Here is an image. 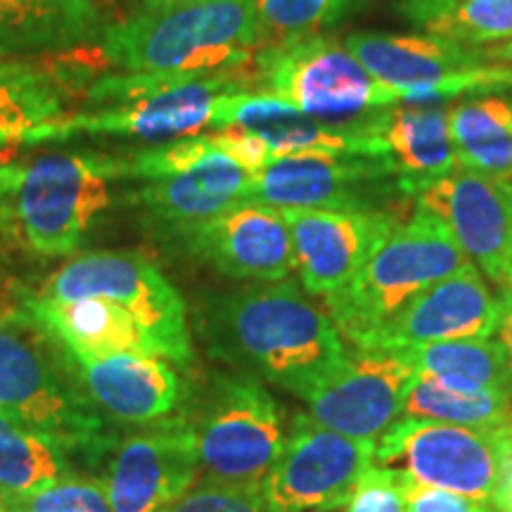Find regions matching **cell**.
I'll return each mask as SVG.
<instances>
[{"mask_svg": "<svg viewBox=\"0 0 512 512\" xmlns=\"http://www.w3.org/2000/svg\"><path fill=\"white\" fill-rule=\"evenodd\" d=\"M290 228L294 271L311 297L328 299L351 283L368 256L392 233V211L280 209Z\"/></svg>", "mask_w": 512, "mask_h": 512, "instance_id": "cell-16", "label": "cell"}, {"mask_svg": "<svg viewBox=\"0 0 512 512\" xmlns=\"http://www.w3.org/2000/svg\"><path fill=\"white\" fill-rule=\"evenodd\" d=\"M512 451V427H465L401 415L375 441V465L489 503Z\"/></svg>", "mask_w": 512, "mask_h": 512, "instance_id": "cell-10", "label": "cell"}, {"mask_svg": "<svg viewBox=\"0 0 512 512\" xmlns=\"http://www.w3.org/2000/svg\"><path fill=\"white\" fill-rule=\"evenodd\" d=\"M15 512H114L105 479L64 477L22 496H10Z\"/></svg>", "mask_w": 512, "mask_h": 512, "instance_id": "cell-32", "label": "cell"}, {"mask_svg": "<svg viewBox=\"0 0 512 512\" xmlns=\"http://www.w3.org/2000/svg\"><path fill=\"white\" fill-rule=\"evenodd\" d=\"M370 465L375 441L344 437L299 413L259 489L271 512H332L347 505Z\"/></svg>", "mask_w": 512, "mask_h": 512, "instance_id": "cell-11", "label": "cell"}, {"mask_svg": "<svg viewBox=\"0 0 512 512\" xmlns=\"http://www.w3.org/2000/svg\"><path fill=\"white\" fill-rule=\"evenodd\" d=\"M482 53L489 64H512V38L505 43H498V46H486Z\"/></svg>", "mask_w": 512, "mask_h": 512, "instance_id": "cell-40", "label": "cell"}, {"mask_svg": "<svg viewBox=\"0 0 512 512\" xmlns=\"http://www.w3.org/2000/svg\"><path fill=\"white\" fill-rule=\"evenodd\" d=\"M119 181H128L126 155L46 152L24 162L0 219L31 252L72 254L110 211Z\"/></svg>", "mask_w": 512, "mask_h": 512, "instance_id": "cell-5", "label": "cell"}, {"mask_svg": "<svg viewBox=\"0 0 512 512\" xmlns=\"http://www.w3.org/2000/svg\"><path fill=\"white\" fill-rule=\"evenodd\" d=\"M456 162L477 174L512 181V100L475 98L448 107Z\"/></svg>", "mask_w": 512, "mask_h": 512, "instance_id": "cell-26", "label": "cell"}, {"mask_svg": "<svg viewBox=\"0 0 512 512\" xmlns=\"http://www.w3.org/2000/svg\"><path fill=\"white\" fill-rule=\"evenodd\" d=\"M368 0H256V27L261 50L325 36Z\"/></svg>", "mask_w": 512, "mask_h": 512, "instance_id": "cell-30", "label": "cell"}, {"mask_svg": "<svg viewBox=\"0 0 512 512\" xmlns=\"http://www.w3.org/2000/svg\"><path fill=\"white\" fill-rule=\"evenodd\" d=\"M38 294L55 302L102 299L124 309L152 349L176 368L192 366V339L183 297L150 259L136 252H88L48 275Z\"/></svg>", "mask_w": 512, "mask_h": 512, "instance_id": "cell-7", "label": "cell"}, {"mask_svg": "<svg viewBox=\"0 0 512 512\" xmlns=\"http://www.w3.org/2000/svg\"><path fill=\"white\" fill-rule=\"evenodd\" d=\"M219 155L221 152L211 143V136H202V133L166 140V143L143 147V150L126 155L128 178L152 181V178L185 174Z\"/></svg>", "mask_w": 512, "mask_h": 512, "instance_id": "cell-31", "label": "cell"}, {"mask_svg": "<svg viewBox=\"0 0 512 512\" xmlns=\"http://www.w3.org/2000/svg\"><path fill=\"white\" fill-rule=\"evenodd\" d=\"M249 181L252 174L219 155L185 174L143 181L131 202L162 238L183 242L223 209L247 200Z\"/></svg>", "mask_w": 512, "mask_h": 512, "instance_id": "cell-20", "label": "cell"}, {"mask_svg": "<svg viewBox=\"0 0 512 512\" xmlns=\"http://www.w3.org/2000/svg\"><path fill=\"white\" fill-rule=\"evenodd\" d=\"M195 320L216 358L294 396L349 351L330 313L290 278L211 294Z\"/></svg>", "mask_w": 512, "mask_h": 512, "instance_id": "cell-1", "label": "cell"}, {"mask_svg": "<svg viewBox=\"0 0 512 512\" xmlns=\"http://www.w3.org/2000/svg\"><path fill=\"white\" fill-rule=\"evenodd\" d=\"M489 503L494 505L496 512H512V451L508 460H505L503 475L498 479V486H496V494Z\"/></svg>", "mask_w": 512, "mask_h": 512, "instance_id": "cell-39", "label": "cell"}, {"mask_svg": "<svg viewBox=\"0 0 512 512\" xmlns=\"http://www.w3.org/2000/svg\"><path fill=\"white\" fill-rule=\"evenodd\" d=\"M181 245L235 280L275 283L294 271L292 238L283 211L261 202H235L192 230Z\"/></svg>", "mask_w": 512, "mask_h": 512, "instance_id": "cell-18", "label": "cell"}, {"mask_svg": "<svg viewBox=\"0 0 512 512\" xmlns=\"http://www.w3.org/2000/svg\"><path fill=\"white\" fill-rule=\"evenodd\" d=\"M0 413L69 458L100 463L117 448L110 415L83 392L60 347L24 311L0 316Z\"/></svg>", "mask_w": 512, "mask_h": 512, "instance_id": "cell-3", "label": "cell"}, {"mask_svg": "<svg viewBox=\"0 0 512 512\" xmlns=\"http://www.w3.org/2000/svg\"><path fill=\"white\" fill-rule=\"evenodd\" d=\"M498 320L501 302L484 283L482 271L467 264L422 290L354 349L401 351L451 339L494 337Z\"/></svg>", "mask_w": 512, "mask_h": 512, "instance_id": "cell-17", "label": "cell"}, {"mask_svg": "<svg viewBox=\"0 0 512 512\" xmlns=\"http://www.w3.org/2000/svg\"><path fill=\"white\" fill-rule=\"evenodd\" d=\"M0 512H15L5 496H0Z\"/></svg>", "mask_w": 512, "mask_h": 512, "instance_id": "cell-42", "label": "cell"}, {"mask_svg": "<svg viewBox=\"0 0 512 512\" xmlns=\"http://www.w3.org/2000/svg\"><path fill=\"white\" fill-rule=\"evenodd\" d=\"M62 351V349H60ZM69 368L83 392L102 413L131 425L174 418L185 401V384L178 368L157 354L67 356Z\"/></svg>", "mask_w": 512, "mask_h": 512, "instance_id": "cell-19", "label": "cell"}, {"mask_svg": "<svg viewBox=\"0 0 512 512\" xmlns=\"http://www.w3.org/2000/svg\"><path fill=\"white\" fill-rule=\"evenodd\" d=\"M406 479V472L394 467L370 465L344 508L347 512H408Z\"/></svg>", "mask_w": 512, "mask_h": 512, "instance_id": "cell-34", "label": "cell"}, {"mask_svg": "<svg viewBox=\"0 0 512 512\" xmlns=\"http://www.w3.org/2000/svg\"><path fill=\"white\" fill-rule=\"evenodd\" d=\"M230 91H256L254 67L204 79L176 74H110L88 88L95 112L62 117L31 133L24 145L74 136H128L174 140L197 136L214 124L216 98Z\"/></svg>", "mask_w": 512, "mask_h": 512, "instance_id": "cell-4", "label": "cell"}, {"mask_svg": "<svg viewBox=\"0 0 512 512\" xmlns=\"http://www.w3.org/2000/svg\"><path fill=\"white\" fill-rule=\"evenodd\" d=\"M254 83L256 91L325 121H349L399 105L396 88L377 81L342 41L330 36L259 50Z\"/></svg>", "mask_w": 512, "mask_h": 512, "instance_id": "cell-9", "label": "cell"}, {"mask_svg": "<svg viewBox=\"0 0 512 512\" xmlns=\"http://www.w3.org/2000/svg\"><path fill=\"white\" fill-rule=\"evenodd\" d=\"M140 10H162V8H171V5L185 3V0H133Z\"/></svg>", "mask_w": 512, "mask_h": 512, "instance_id": "cell-41", "label": "cell"}, {"mask_svg": "<svg viewBox=\"0 0 512 512\" xmlns=\"http://www.w3.org/2000/svg\"><path fill=\"white\" fill-rule=\"evenodd\" d=\"M418 209L432 214L486 278L505 285L512 256V181L456 166L425 185Z\"/></svg>", "mask_w": 512, "mask_h": 512, "instance_id": "cell-14", "label": "cell"}, {"mask_svg": "<svg viewBox=\"0 0 512 512\" xmlns=\"http://www.w3.org/2000/svg\"><path fill=\"white\" fill-rule=\"evenodd\" d=\"M64 117V95L53 72L0 57V145H24L41 126Z\"/></svg>", "mask_w": 512, "mask_h": 512, "instance_id": "cell-27", "label": "cell"}, {"mask_svg": "<svg viewBox=\"0 0 512 512\" xmlns=\"http://www.w3.org/2000/svg\"><path fill=\"white\" fill-rule=\"evenodd\" d=\"M392 157H283L252 174L247 200L275 209L389 211L401 202Z\"/></svg>", "mask_w": 512, "mask_h": 512, "instance_id": "cell-12", "label": "cell"}, {"mask_svg": "<svg viewBox=\"0 0 512 512\" xmlns=\"http://www.w3.org/2000/svg\"><path fill=\"white\" fill-rule=\"evenodd\" d=\"M211 143L223 157L245 169L247 174H259L261 169L275 162L271 147L245 128H219V133H211Z\"/></svg>", "mask_w": 512, "mask_h": 512, "instance_id": "cell-35", "label": "cell"}, {"mask_svg": "<svg viewBox=\"0 0 512 512\" xmlns=\"http://www.w3.org/2000/svg\"><path fill=\"white\" fill-rule=\"evenodd\" d=\"M204 479L226 484L264 482L285 444L278 401L247 373L214 375L200 413L190 418Z\"/></svg>", "mask_w": 512, "mask_h": 512, "instance_id": "cell-8", "label": "cell"}, {"mask_svg": "<svg viewBox=\"0 0 512 512\" xmlns=\"http://www.w3.org/2000/svg\"><path fill=\"white\" fill-rule=\"evenodd\" d=\"M415 373L458 392H512V368L503 344L494 337L451 339L401 349Z\"/></svg>", "mask_w": 512, "mask_h": 512, "instance_id": "cell-25", "label": "cell"}, {"mask_svg": "<svg viewBox=\"0 0 512 512\" xmlns=\"http://www.w3.org/2000/svg\"><path fill=\"white\" fill-rule=\"evenodd\" d=\"M470 264L444 223L415 211L396 223L349 285L325 299L339 335L358 347L422 290Z\"/></svg>", "mask_w": 512, "mask_h": 512, "instance_id": "cell-6", "label": "cell"}, {"mask_svg": "<svg viewBox=\"0 0 512 512\" xmlns=\"http://www.w3.org/2000/svg\"><path fill=\"white\" fill-rule=\"evenodd\" d=\"M344 46L377 81L396 88L399 105H406L415 93L437 86L448 76L489 64L482 48L460 46L437 36L356 31L347 36Z\"/></svg>", "mask_w": 512, "mask_h": 512, "instance_id": "cell-21", "label": "cell"}, {"mask_svg": "<svg viewBox=\"0 0 512 512\" xmlns=\"http://www.w3.org/2000/svg\"><path fill=\"white\" fill-rule=\"evenodd\" d=\"M197 475L192 422L174 415L119 441L105 482L114 512H162L197 484Z\"/></svg>", "mask_w": 512, "mask_h": 512, "instance_id": "cell-15", "label": "cell"}, {"mask_svg": "<svg viewBox=\"0 0 512 512\" xmlns=\"http://www.w3.org/2000/svg\"><path fill=\"white\" fill-rule=\"evenodd\" d=\"M19 311L27 313L67 356L157 354L136 320L102 299L55 302L38 292H22Z\"/></svg>", "mask_w": 512, "mask_h": 512, "instance_id": "cell-22", "label": "cell"}, {"mask_svg": "<svg viewBox=\"0 0 512 512\" xmlns=\"http://www.w3.org/2000/svg\"><path fill=\"white\" fill-rule=\"evenodd\" d=\"M415 368L399 351L354 349L297 396L309 415L344 437L377 441L403 415Z\"/></svg>", "mask_w": 512, "mask_h": 512, "instance_id": "cell-13", "label": "cell"}, {"mask_svg": "<svg viewBox=\"0 0 512 512\" xmlns=\"http://www.w3.org/2000/svg\"><path fill=\"white\" fill-rule=\"evenodd\" d=\"M505 285L512 287V256H510V266H508V278H505ZM503 285V287H505Z\"/></svg>", "mask_w": 512, "mask_h": 512, "instance_id": "cell-43", "label": "cell"}, {"mask_svg": "<svg viewBox=\"0 0 512 512\" xmlns=\"http://www.w3.org/2000/svg\"><path fill=\"white\" fill-rule=\"evenodd\" d=\"M384 140L406 197H415L425 185L458 166L448 131V107L441 102L389 107Z\"/></svg>", "mask_w": 512, "mask_h": 512, "instance_id": "cell-24", "label": "cell"}, {"mask_svg": "<svg viewBox=\"0 0 512 512\" xmlns=\"http://www.w3.org/2000/svg\"><path fill=\"white\" fill-rule=\"evenodd\" d=\"M98 55L126 74L204 76L252 69L259 55L256 0H185L138 10L102 29Z\"/></svg>", "mask_w": 512, "mask_h": 512, "instance_id": "cell-2", "label": "cell"}, {"mask_svg": "<svg viewBox=\"0 0 512 512\" xmlns=\"http://www.w3.org/2000/svg\"><path fill=\"white\" fill-rule=\"evenodd\" d=\"M413 27L460 46L505 43L512 38V0H422Z\"/></svg>", "mask_w": 512, "mask_h": 512, "instance_id": "cell-29", "label": "cell"}, {"mask_svg": "<svg viewBox=\"0 0 512 512\" xmlns=\"http://www.w3.org/2000/svg\"><path fill=\"white\" fill-rule=\"evenodd\" d=\"M498 302H501V320H498V342L503 344L505 354H508L510 368H512V287H501L498 294Z\"/></svg>", "mask_w": 512, "mask_h": 512, "instance_id": "cell-38", "label": "cell"}, {"mask_svg": "<svg viewBox=\"0 0 512 512\" xmlns=\"http://www.w3.org/2000/svg\"><path fill=\"white\" fill-rule=\"evenodd\" d=\"M162 512H271L256 484L202 479Z\"/></svg>", "mask_w": 512, "mask_h": 512, "instance_id": "cell-33", "label": "cell"}, {"mask_svg": "<svg viewBox=\"0 0 512 512\" xmlns=\"http://www.w3.org/2000/svg\"><path fill=\"white\" fill-rule=\"evenodd\" d=\"M24 162L27 159L19 152V145H0V216H3L5 202H8L19 174H22Z\"/></svg>", "mask_w": 512, "mask_h": 512, "instance_id": "cell-37", "label": "cell"}, {"mask_svg": "<svg viewBox=\"0 0 512 512\" xmlns=\"http://www.w3.org/2000/svg\"><path fill=\"white\" fill-rule=\"evenodd\" d=\"M72 475V463L60 446L0 413V496L29 494Z\"/></svg>", "mask_w": 512, "mask_h": 512, "instance_id": "cell-28", "label": "cell"}, {"mask_svg": "<svg viewBox=\"0 0 512 512\" xmlns=\"http://www.w3.org/2000/svg\"><path fill=\"white\" fill-rule=\"evenodd\" d=\"M406 496L408 512H496L477 498L420 484L411 477L406 479Z\"/></svg>", "mask_w": 512, "mask_h": 512, "instance_id": "cell-36", "label": "cell"}, {"mask_svg": "<svg viewBox=\"0 0 512 512\" xmlns=\"http://www.w3.org/2000/svg\"><path fill=\"white\" fill-rule=\"evenodd\" d=\"M98 0H0V57L83 50L100 41Z\"/></svg>", "mask_w": 512, "mask_h": 512, "instance_id": "cell-23", "label": "cell"}]
</instances>
